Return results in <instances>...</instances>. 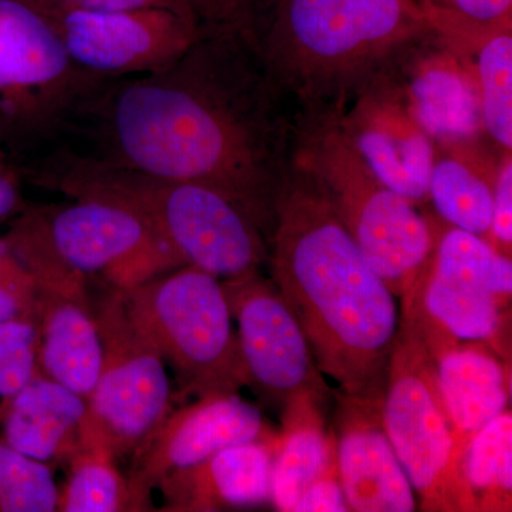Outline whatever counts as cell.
I'll use <instances>...</instances> for the list:
<instances>
[{
  "mask_svg": "<svg viewBox=\"0 0 512 512\" xmlns=\"http://www.w3.org/2000/svg\"><path fill=\"white\" fill-rule=\"evenodd\" d=\"M251 36L200 32L156 72L103 79L39 160L117 168L207 185L271 242L295 123Z\"/></svg>",
  "mask_w": 512,
  "mask_h": 512,
  "instance_id": "1",
  "label": "cell"
},
{
  "mask_svg": "<svg viewBox=\"0 0 512 512\" xmlns=\"http://www.w3.org/2000/svg\"><path fill=\"white\" fill-rule=\"evenodd\" d=\"M268 264L320 373L348 394L384 383L400 322L396 296L293 160L276 192Z\"/></svg>",
  "mask_w": 512,
  "mask_h": 512,
  "instance_id": "2",
  "label": "cell"
},
{
  "mask_svg": "<svg viewBox=\"0 0 512 512\" xmlns=\"http://www.w3.org/2000/svg\"><path fill=\"white\" fill-rule=\"evenodd\" d=\"M431 33L416 0H269L252 40L296 120H323Z\"/></svg>",
  "mask_w": 512,
  "mask_h": 512,
  "instance_id": "3",
  "label": "cell"
},
{
  "mask_svg": "<svg viewBox=\"0 0 512 512\" xmlns=\"http://www.w3.org/2000/svg\"><path fill=\"white\" fill-rule=\"evenodd\" d=\"M30 173L67 197L99 198L136 211L185 264L221 282L258 274L268 262L264 228L238 202L207 185L57 160L37 161Z\"/></svg>",
  "mask_w": 512,
  "mask_h": 512,
  "instance_id": "4",
  "label": "cell"
},
{
  "mask_svg": "<svg viewBox=\"0 0 512 512\" xmlns=\"http://www.w3.org/2000/svg\"><path fill=\"white\" fill-rule=\"evenodd\" d=\"M72 200L33 211L20 225L16 252L36 288L89 298L90 279L128 291L187 265L136 211L99 198Z\"/></svg>",
  "mask_w": 512,
  "mask_h": 512,
  "instance_id": "5",
  "label": "cell"
},
{
  "mask_svg": "<svg viewBox=\"0 0 512 512\" xmlns=\"http://www.w3.org/2000/svg\"><path fill=\"white\" fill-rule=\"evenodd\" d=\"M292 160L311 175L377 275L402 299L433 249V218L376 177L338 119L296 120Z\"/></svg>",
  "mask_w": 512,
  "mask_h": 512,
  "instance_id": "6",
  "label": "cell"
},
{
  "mask_svg": "<svg viewBox=\"0 0 512 512\" xmlns=\"http://www.w3.org/2000/svg\"><path fill=\"white\" fill-rule=\"evenodd\" d=\"M123 295L131 318L174 370L180 394L238 393L248 386L220 279L185 265Z\"/></svg>",
  "mask_w": 512,
  "mask_h": 512,
  "instance_id": "7",
  "label": "cell"
},
{
  "mask_svg": "<svg viewBox=\"0 0 512 512\" xmlns=\"http://www.w3.org/2000/svg\"><path fill=\"white\" fill-rule=\"evenodd\" d=\"M383 421L421 510L476 512L463 477L436 362L412 320L400 319L383 394Z\"/></svg>",
  "mask_w": 512,
  "mask_h": 512,
  "instance_id": "8",
  "label": "cell"
},
{
  "mask_svg": "<svg viewBox=\"0 0 512 512\" xmlns=\"http://www.w3.org/2000/svg\"><path fill=\"white\" fill-rule=\"evenodd\" d=\"M100 80L70 60L55 23L32 0H0V140L29 164Z\"/></svg>",
  "mask_w": 512,
  "mask_h": 512,
  "instance_id": "9",
  "label": "cell"
},
{
  "mask_svg": "<svg viewBox=\"0 0 512 512\" xmlns=\"http://www.w3.org/2000/svg\"><path fill=\"white\" fill-rule=\"evenodd\" d=\"M512 295L511 256L487 239L434 220V245L402 298L430 353L454 342H481L498 350L504 311Z\"/></svg>",
  "mask_w": 512,
  "mask_h": 512,
  "instance_id": "10",
  "label": "cell"
},
{
  "mask_svg": "<svg viewBox=\"0 0 512 512\" xmlns=\"http://www.w3.org/2000/svg\"><path fill=\"white\" fill-rule=\"evenodd\" d=\"M106 291L92 301L103 362L77 444L104 448L117 458L131 456L160 426L173 410V392L164 359L131 318L123 291Z\"/></svg>",
  "mask_w": 512,
  "mask_h": 512,
  "instance_id": "11",
  "label": "cell"
},
{
  "mask_svg": "<svg viewBox=\"0 0 512 512\" xmlns=\"http://www.w3.org/2000/svg\"><path fill=\"white\" fill-rule=\"evenodd\" d=\"M248 386L279 406L303 393L325 397L328 384L301 323L274 282L254 274L222 282Z\"/></svg>",
  "mask_w": 512,
  "mask_h": 512,
  "instance_id": "12",
  "label": "cell"
},
{
  "mask_svg": "<svg viewBox=\"0 0 512 512\" xmlns=\"http://www.w3.org/2000/svg\"><path fill=\"white\" fill-rule=\"evenodd\" d=\"M70 60L97 79L156 72L197 40L194 19L167 9L47 13Z\"/></svg>",
  "mask_w": 512,
  "mask_h": 512,
  "instance_id": "13",
  "label": "cell"
},
{
  "mask_svg": "<svg viewBox=\"0 0 512 512\" xmlns=\"http://www.w3.org/2000/svg\"><path fill=\"white\" fill-rule=\"evenodd\" d=\"M261 410L238 393H212L173 409L131 454L128 487L134 511L150 510V495L168 474L225 448L275 437Z\"/></svg>",
  "mask_w": 512,
  "mask_h": 512,
  "instance_id": "14",
  "label": "cell"
},
{
  "mask_svg": "<svg viewBox=\"0 0 512 512\" xmlns=\"http://www.w3.org/2000/svg\"><path fill=\"white\" fill-rule=\"evenodd\" d=\"M338 124L382 183L414 205L429 201L437 147L414 119L389 66L356 94Z\"/></svg>",
  "mask_w": 512,
  "mask_h": 512,
  "instance_id": "15",
  "label": "cell"
},
{
  "mask_svg": "<svg viewBox=\"0 0 512 512\" xmlns=\"http://www.w3.org/2000/svg\"><path fill=\"white\" fill-rule=\"evenodd\" d=\"M389 70L434 146L447 150L478 144L484 127L467 56L451 49L433 32L403 50Z\"/></svg>",
  "mask_w": 512,
  "mask_h": 512,
  "instance_id": "16",
  "label": "cell"
},
{
  "mask_svg": "<svg viewBox=\"0 0 512 512\" xmlns=\"http://www.w3.org/2000/svg\"><path fill=\"white\" fill-rule=\"evenodd\" d=\"M384 383L363 393H335L336 463L350 511L412 512L417 508L412 484L384 427Z\"/></svg>",
  "mask_w": 512,
  "mask_h": 512,
  "instance_id": "17",
  "label": "cell"
},
{
  "mask_svg": "<svg viewBox=\"0 0 512 512\" xmlns=\"http://www.w3.org/2000/svg\"><path fill=\"white\" fill-rule=\"evenodd\" d=\"M276 439L221 450L207 460L165 476L156 490L167 512H214L256 507L272 498Z\"/></svg>",
  "mask_w": 512,
  "mask_h": 512,
  "instance_id": "18",
  "label": "cell"
},
{
  "mask_svg": "<svg viewBox=\"0 0 512 512\" xmlns=\"http://www.w3.org/2000/svg\"><path fill=\"white\" fill-rule=\"evenodd\" d=\"M458 453L478 431L510 409L511 372L497 350L481 342L448 343L431 353Z\"/></svg>",
  "mask_w": 512,
  "mask_h": 512,
  "instance_id": "19",
  "label": "cell"
},
{
  "mask_svg": "<svg viewBox=\"0 0 512 512\" xmlns=\"http://www.w3.org/2000/svg\"><path fill=\"white\" fill-rule=\"evenodd\" d=\"M37 326L40 373L89 399L103 362L92 298L37 288Z\"/></svg>",
  "mask_w": 512,
  "mask_h": 512,
  "instance_id": "20",
  "label": "cell"
},
{
  "mask_svg": "<svg viewBox=\"0 0 512 512\" xmlns=\"http://www.w3.org/2000/svg\"><path fill=\"white\" fill-rule=\"evenodd\" d=\"M84 397L36 373L13 399L5 417V443L33 460H53L77 444L86 416Z\"/></svg>",
  "mask_w": 512,
  "mask_h": 512,
  "instance_id": "21",
  "label": "cell"
},
{
  "mask_svg": "<svg viewBox=\"0 0 512 512\" xmlns=\"http://www.w3.org/2000/svg\"><path fill=\"white\" fill-rule=\"evenodd\" d=\"M323 399L303 393L285 404L272 467L271 503L278 511L295 512L306 490L336 458L335 436L326 430L320 409Z\"/></svg>",
  "mask_w": 512,
  "mask_h": 512,
  "instance_id": "22",
  "label": "cell"
},
{
  "mask_svg": "<svg viewBox=\"0 0 512 512\" xmlns=\"http://www.w3.org/2000/svg\"><path fill=\"white\" fill-rule=\"evenodd\" d=\"M498 160L478 144L437 151L431 170L429 200L441 220L487 239L493 218V190Z\"/></svg>",
  "mask_w": 512,
  "mask_h": 512,
  "instance_id": "23",
  "label": "cell"
},
{
  "mask_svg": "<svg viewBox=\"0 0 512 512\" xmlns=\"http://www.w3.org/2000/svg\"><path fill=\"white\" fill-rule=\"evenodd\" d=\"M463 477L476 512L512 510V414H498L478 431L463 458Z\"/></svg>",
  "mask_w": 512,
  "mask_h": 512,
  "instance_id": "24",
  "label": "cell"
},
{
  "mask_svg": "<svg viewBox=\"0 0 512 512\" xmlns=\"http://www.w3.org/2000/svg\"><path fill=\"white\" fill-rule=\"evenodd\" d=\"M478 97L484 133L500 148L512 150V30L488 37L467 56Z\"/></svg>",
  "mask_w": 512,
  "mask_h": 512,
  "instance_id": "25",
  "label": "cell"
},
{
  "mask_svg": "<svg viewBox=\"0 0 512 512\" xmlns=\"http://www.w3.org/2000/svg\"><path fill=\"white\" fill-rule=\"evenodd\" d=\"M70 453L69 480L59 495L63 512L134 511L127 477L117 470L116 458L100 447L76 444Z\"/></svg>",
  "mask_w": 512,
  "mask_h": 512,
  "instance_id": "26",
  "label": "cell"
},
{
  "mask_svg": "<svg viewBox=\"0 0 512 512\" xmlns=\"http://www.w3.org/2000/svg\"><path fill=\"white\" fill-rule=\"evenodd\" d=\"M431 30L470 56L488 37L512 30V0H416Z\"/></svg>",
  "mask_w": 512,
  "mask_h": 512,
  "instance_id": "27",
  "label": "cell"
},
{
  "mask_svg": "<svg viewBox=\"0 0 512 512\" xmlns=\"http://www.w3.org/2000/svg\"><path fill=\"white\" fill-rule=\"evenodd\" d=\"M60 491L46 463L0 443V511L53 512Z\"/></svg>",
  "mask_w": 512,
  "mask_h": 512,
  "instance_id": "28",
  "label": "cell"
},
{
  "mask_svg": "<svg viewBox=\"0 0 512 512\" xmlns=\"http://www.w3.org/2000/svg\"><path fill=\"white\" fill-rule=\"evenodd\" d=\"M37 348L36 320L19 318L0 323V397L13 399L35 377Z\"/></svg>",
  "mask_w": 512,
  "mask_h": 512,
  "instance_id": "29",
  "label": "cell"
},
{
  "mask_svg": "<svg viewBox=\"0 0 512 512\" xmlns=\"http://www.w3.org/2000/svg\"><path fill=\"white\" fill-rule=\"evenodd\" d=\"M200 32H235L254 37L269 0H188Z\"/></svg>",
  "mask_w": 512,
  "mask_h": 512,
  "instance_id": "30",
  "label": "cell"
},
{
  "mask_svg": "<svg viewBox=\"0 0 512 512\" xmlns=\"http://www.w3.org/2000/svg\"><path fill=\"white\" fill-rule=\"evenodd\" d=\"M19 318L37 322L35 279L20 259L0 248V323Z\"/></svg>",
  "mask_w": 512,
  "mask_h": 512,
  "instance_id": "31",
  "label": "cell"
},
{
  "mask_svg": "<svg viewBox=\"0 0 512 512\" xmlns=\"http://www.w3.org/2000/svg\"><path fill=\"white\" fill-rule=\"evenodd\" d=\"M487 241L501 254L512 251V153L504 151L498 158L493 190V218Z\"/></svg>",
  "mask_w": 512,
  "mask_h": 512,
  "instance_id": "32",
  "label": "cell"
},
{
  "mask_svg": "<svg viewBox=\"0 0 512 512\" xmlns=\"http://www.w3.org/2000/svg\"><path fill=\"white\" fill-rule=\"evenodd\" d=\"M32 2L46 13L64 12V10L119 12V10L167 9L197 22L188 0H32Z\"/></svg>",
  "mask_w": 512,
  "mask_h": 512,
  "instance_id": "33",
  "label": "cell"
},
{
  "mask_svg": "<svg viewBox=\"0 0 512 512\" xmlns=\"http://www.w3.org/2000/svg\"><path fill=\"white\" fill-rule=\"evenodd\" d=\"M346 511H350V507L342 484H340L338 463L335 458L326 468L325 473L303 494L296 505L295 512Z\"/></svg>",
  "mask_w": 512,
  "mask_h": 512,
  "instance_id": "34",
  "label": "cell"
},
{
  "mask_svg": "<svg viewBox=\"0 0 512 512\" xmlns=\"http://www.w3.org/2000/svg\"><path fill=\"white\" fill-rule=\"evenodd\" d=\"M18 204L19 190L15 178L6 174L5 171H0V218L15 211Z\"/></svg>",
  "mask_w": 512,
  "mask_h": 512,
  "instance_id": "35",
  "label": "cell"
},
{
  "mask_svg": "<svg viewBox=\"0 0 512 512\" xmlns=\"http://www.w3.org/2000/svg\"><path fill=\"white\" fill-rule=\"evenodd\" d=\"M0 171H3L2 168H0Z\"/></svg>",
  "mask_w": 512,
  "mask_h": 512,
  "instance_id": "36",
  "label": "cell"
}]
</instances>
